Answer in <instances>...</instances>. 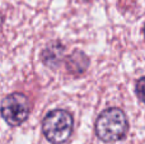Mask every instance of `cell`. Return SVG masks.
Returning <instances> with one entry per match:
<instances>
[{"instance_id": "6da1fadb", "label": "cell", "mask_w": 145, "mask_h": 144, "mask_svg": "<svg viewBox=\"0 0 145 144\" xmlns=\"http://www.w3.org/2000/svg\"><path fill=\"white\" fill-rule=\"evenodd\" d=\"M129 129L127 119L122 110L117 107L107 109L95 121V133L102 142L112 143L121 140Z\"/></svg>"}, {"instance_id": "7a4b0ae2", "label": "cell", "mask_w": 145, "mask_h": 144, "mask_svg": "<svg viewBox=\"0 0 145 144\" xmlns=\"http://www.w3.org/2000/svg\"><path fill=\"white\" fill-rule=\"evenodd\" d=\"M72 132V116L65 110L48 112L42 121V133L52 144H61L70 138Z\"/></svg>"}, {"instance_id": "3957f363", "label": "cell", "mask_w": 145, "mask_h": 144, "mask_svg": "<svg viewBox=\"0 0 145 144\" xmlns=\"http://www.w3.org/2000/svg\"><path fill=\"white\" fill-rule=\"evenodd\" d=\"M31 105L28 98L23 93H12L7 96L1 102L0 114L10 126H18L29 116Z\"/></svg>"}, {"instance_id": "277c9868", "label": "cell", "mask_w": 145, "mask_h": 144, "mask_svg": "<svg viewBox=\"0 0 145 144\" xmlns=\"http://www.w3.org/2000/svg\"><path fill=\"white\" fill-rule=\"evenodd\" d=\"M89 65V60H88L87 55L83 54L82 51H75L70 56L66 59V68L70 73L79 74L85 71V69Z\"/></svg>"}, {"instance_id": "5b68a950", "label": "cell", "mask_w": 145, "mask_h": 144, "mask_svg": "<svg viewBox=\"0 0 145 144\" xmlns=\"http://www.w3.org/2000/svg\"><path fill=\"white\" fill-rule=\"evenodd\" d=\"M64 50H65V47L60 43H52V45L48 46L42 52V60L45 65L50 66V68H56L60 64Z\"/></svg>"}, {"instance_id": "8992f818", "label": "cell", "mask_w": 145, "mask_h": 144, "mask_svg": "<svg viewBox=\"0 0 145 144\" xmlns=\"http://www.w3.org/2000/svg\"><path fill=\"white\" fill-rule=\"evenodd\" d=\"M135 91H136V94L138 97L140 98V101H143L145 103V77L140 78L136 83V87H135Z\"/></svg>"}, {"instance_id": "52a82bcc", "label": "cell", "mask_w": 145, "mask_h": 144, "mask_svg": "<svg viewBox=\"0 0 145 144\" xmlns=\"http://www.w3.org/2000/svg\"><path fill=\"white\" fill-rule=\"evenodd\" d=\"M1 24H3V15H1V13H0V27H1Z\"/></svg>"}, {"instance_id": "ba28073f", "label": "cell", "mask_w": 145, "mask_h": 144, "mask_svg": "<svg viewBox=\"0 0 145 144\" xmlns=\"http://www.w3.org/2000/svg\"><path fill=\"white\" fill-rule=\"evenodd\" d=\"M144 36H145V27H144Z\"/></svg>"}]
</instances>
